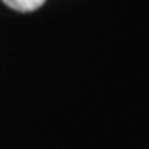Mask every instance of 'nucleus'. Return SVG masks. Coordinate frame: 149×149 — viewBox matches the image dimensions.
Listing matches in <instances>:
<instances>
[{"mask_svg": "<svg viewBox=\"0 0 149 149\" xmlns=\"http://www.w3.org/2000/svg\"><path fill=\"white\" fill-rule=\"evenodd\" d=\"M47 0H3V3L17 12H33L40 8Z\"/></svg>", "mask_w": 149, "mask_h": 149, "instance_id": "obj_1", "label": "nucleus"}]
</instances>
